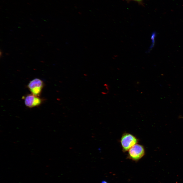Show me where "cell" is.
I'll use <instances>...</instances> for the list:
<instances>
[{"instance_id":"cell-1","label":"cell","mask_w":183,"mask_h":183,"mask_svg":"<svg viewBox=\"0 0 183 183\" xmlns=\"http://www.w3.org/2000/svg\"><path fill=\"white\" fill-rule=\"evenodd\" d=\"M120 142L123 150L126 152L136 144L138 142V140L133 135L129 133H125L122 135Z\"/></svg>"},{"instance_id":"cell-2","label":"cell","mask_w":183,"mask_h":183,"mask_svg":"<svg viewBox=\"0 0 183 183\" xmlns=\"http://www.w3.org/2000/svg\"><path fill=\"white\" fill-rule=\"evenodd\" d=\"M128 157L133 161L136 162L144 155L145 150L142 145L136 144L128 150Z\"/></svg>"},{"instance_id":"cell-3","label":"cell","mask_w":183,"mask_h":183,"mask_svg":"<svg viewBox=\"0 0 183 183\" xmlns=\"http://www.w3.org/2000/svg\"><path fill=\"white\" fill-rule=\"evenodd\" d=\"M44 85V83L42 80L38 78H35L29 82L27 87L32 94L39 97L40 95Z\"/></svg>"},{"instance_id":"cell-4","label":"cell","mask_w":183,"mask_h":183,"mask_svg":"<svg viewBox=\"0 0 183 183\" xmlns=\"http://www.w3.org/2000/svg\"><path fill=\"white\" fill-rule=\"evenodd\" d=\"M25 105L29 108H32L40 105L42 100L38 96L33 94H28L24 98Z\"/></svg>"},{"instance_id":"cell-5","label":"cell","mask_w":183,"mask_h":183,"mask_svg":"<svg viewBox=\"0 0 183 183\" xmlns=\"http://www.w3.org/2000/svg\"><path fill=\"white\" fill-rule=\"evenodd\" d=\"M132 0L135 1H142V0Z\"/></svg>"},{"instance_id":"cell-6","label":"cell","mask_w":183,"mask_h":183,"mask_svg":"<svg viewBox=\"0 0 183 183\" xmlns=\"http://www.w3.org/2000/svg\"><path fill=\"white\" fill-rule=\"evenodd\" d=\"M102 183H107L105 181H103L102 182Z\"/></svg>"},{"instance_id":"cell-7","label":"cell","mask_w":183,"mask_h":183,"mask_svg":"<svg viewBox=\"0 0 183 183\" xmlns=\"http://www.w3.org/2000/svg\"><path fill=\"white\" fill-rule=\"evenodd\" d=\"M181 118H183V117H181Z\"/></svg>"}]
</instances>
